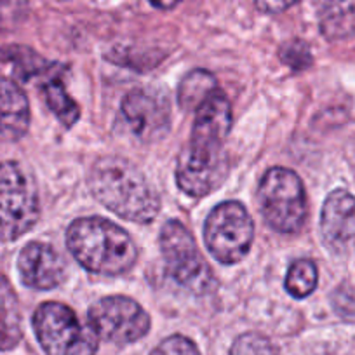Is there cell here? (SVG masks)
<instances>
[{
	"label": "cell",
	"mask_w": 355,
	"mask_h": 355,
	"mask_svg": "<svg viewBox=\"0 0 355 355\" xmlns=\"http://www.w3.org/2000/svg\"><path fill=\"white\" fill-rule=\"evenodd\" d=\"M150 2H152V4L159 9H173V8H176V6L180 4L182 0H150Z\"/></svg>",
	"instance_id": "24"
},
{
	"label": "cell",
	"mask_w": 355,
	"mask_h": 355,
	"mask_svg": "<svg viewBox=\"0 0 355 355\" xmlns=\"http://www.w3.org/2000/svg\"><path fill=\"white\" fill-rule=\"evenodd\" d=\"M25 0H0V30H9L25 15Z\"/></svg>",
	"instance_id": "21"
},
{
	"label": "cell",
	"mask_w": 355,
	"mask_h": 355,
	"mask_svg": "<svg viewBox=\"0 0 355 355\" xmlns=\"http://www.w3.org/2000/svg\"><path fill=\"white\" fill-rule=\"evenodd\" d=\"M21 310L18 296L6 277L0 275V352L11 350L21 341Z\"/></svg>",
	"instance_id": "14"
},
{
	"label": "cell",
	"mask_w": 355,
	"mask_h": 355,
	"mask_svg": "<svg viewBox=\"0 0 355 355\" xmlns=\"http://www.w3.org/2000/svg\"><path fill=\"white\" fill-rule=\"evenodd\" d=\"M39 214V193L28 171L18 162H0V242L32 230Z\"/></svg>",
	"instance_id": "5"
},
{
	"label": "cell",
	"mask_w": 355,
	"mask_h": 355,
	"mask_svg": "<svg viewBox=\"0 0 355 355\" xmlns=\"http://www.w3.org/2000/svg\"><path fill=\"white\" fill-rule=\"evenodd\" d=\"M30 128L28 98L15 80L0 77V135L19 139Z\"/></svg>",
	"instance_id": "13"
},
{
	"label": "cell",
	"mask_w": 355,
	"mask_h": 355,
	"mask_svg": "<svg viewBox=\"0 0 355 355\" xmlns=\"http://www.w3.org/2000/svg\"><path fill=\"white\" fill-rule=\"evenodd\" d=\"M298 0H256L259 11L268 12V15H277V12L286 11L291 6H295Z\"/></svg>",
	"instance_id": "23"
},
{
	"label": "cell",
	"mask_w": 355,
	"mask_h": 355,
	"mask_svg": "<svg viewBox=\"0 0 355 355\" xmlns=\"http://www.w3.org/2000/svg\"><path fill=\"white\" fill-rule=\"evenodd\" d=\"M33 329L47 355H96L98 334L84 326L73 310L47 302L35 310Z\"/></svg>",
	"instance_id": "6"
},
{
	"label": "cell",
	"mask_w": 355,
	"mask_h": 355,
	"mask_svg": "<svg viewBox=\"0 0 355 355\" xmlns=\"http://www.w3.org/2000/svg\"><path fill=\"white\" fill-rule=\"evenodd\" d=\"M0 60L8 61L15 67L16 75L23 78V80H28L30 77H35L40 71L46 70L47 67L46 61L39 56V54L33 53L32 49L23 46H8L0 49Z\"/></svg>",
	"instance_id": "18"
},
{
	"label": "cell",
	"mask_w": 355,
	"mask_h": 355,
	"mask_svg": "<svg viewBox=\"0 0 355 355\" xmlns=\"http://www.w3.org/2000/svg\"><path fill=\"white\" fill-rule=\"evenodd\" d=\"M87 319L98 338L115 345L135 343L150 329L148 313L128 296L101 298L89 309Z\"/></svg>",
	"instance_id": "9"
},
{
	"label": "cell",
	"mask_w": 355,
	"mask_h": 355,
	"mask_svg": "<svg viewBox=\"0 0 355 355\" xmlns=\"http://www.w3.org/2000/svg\"><path fill=\"white\" fill-rule=\"evenodd\" d=\"M281 58L284 63H288L289 67L296 68V70H302V68H306L310 63H312V56H310L309 47L303 42H291L282 49Z\"/></svg>",
	"instance_id": "22"
},
{
	"label": "cell",
	"mask_w": 355,
	"mask_h": 355,
	"mask_svg": "<svg viewBox=\"0 0 355 355\" xmlns=\"http://www.w3.org/2000/svg\"><path fill=\"white\" fill-rule=\"evenodd\" d=\"M218 89L216 78L206 70H193L178 87V101L183 110H197Z\"/></svg>",
	"instance_id": "15"
},
{
	"label": "cell",
	"mask_w": 355,
	"mask_h": 355,
	"mask_svg": "<svg viewBox=\"0 0 355 355\" xmlns=\"http://www.w3.org/2000/svg\"><path fill=\"white\" fill-rule=\"evenodd\" d=\"M320 2H324L326 6H334V4H340L341 0H320Z\"/></svg>",
	"instance_id": "25"
},
{
	"label": "cell",
	"mask_w": 355,
	"mask_h": 355,
	"mask_svg": "<svg viewBox=\"0 0 355 355\" xmlns=\"http://www.w3.org/2000/svg\"><path fill=\"white\" fill-rule=\"evenodd\" d=\"M122 121L143 143L164 138L171 128V107L167 96L153 87L131 91L121 105Z\"/></svg>",
	"instance_id": "10"
},
{
	"label": "cell",
	"mask_w": 355,
	"mask_h": 355,
	"mask_svg": "<svg viewBox=\"0 0 355 355\" xmlns=\"http://www.w3.org/2000/svg\"><path fill=\"white\" fill-rule=\"evenodd\" d=\"M322 239L331 251H345L355 239V197L347 190L327 196L320 214Z\"/></svg>",
	"instance_id": "12"
},
{
	"label": "cell",
	"mask_w": 355,
	"mask_h": 355,
	"mask_svg": "<svg viewBox=\"0 0 355 355\" xmlns=\"http://www.w3.org/2000/svg\"><path fill=\"white\" fill-rule=\"evenodd\" d=\"M354 167H355V164H354Z\"/></svg>",
	"instance_id": "26"
},
{
	"label": "cell",
	"mask_w": 355,
	"mask_h": 355,
	"mask_svg": "<svg viewBox=\"0 0 355 355\" xmlns=\"http://www.w3.org/2000/svg\"><path fill=\"white\" fill-rule=\"evenodd\" d=\"M317 281V266L310 259H298L289 266L286 275V289L295 298H306L315 289Z\"/></svg>",
	"instance_id": "17"
},
{
	"label": "cell",
	"mask_w": 355,
	"mask_h": 355,
	"mask_svg": "<svg viewBox=\"0 0 355 355\" xmlns=\"http://www.w3.org/2000/svg\"><path fill=\"white\" fill-rule=\"evenodd\" d=\"M254 225L241 202L220 204L207 216L204 225V241L214 259L234 265L242 261L251 249Z\"/></svg>",
	"instance_id": "8"
},
{
	"label": "cell",
	"mask_w": 355,
	"mask_h": 355,
	"mask_svg": "<svg viewBox=\"0 0 355 355\" xmlns=\"http://www.w3.org/2000/svg\"><path fill=\"white\" fill-rule=\"evenodd\" d=\"M259 209L266 223L281 234H298L309 214L306 196L298 174L272 167L259 183Z\"/></svg>",
	"instance_id": "4"
},
{
	"label": "cell",
	"mask_w": 355,
	"mask_h": 355,
	"mask_svg": "<svg viewBox=\"0 0 355 355\" xmlns=\"http://www.w3.org/2000/svg\"><path fill=\"white\" fill-rule=\"evenodd\" d=\"M67 244L85 270L122 275L135 266L138 249L119 225L103 218H80L68 227Z\"/></svg>",
	"instance_id": "3"
},
{
	"label": "cell",
	"mask_w": 355,
	"mask_h": 355,
	"mask_svg": "<svg viewBox=\"0 0 355 355\" xmlns=\"http://www.w3.org/2000/svg\"><path fill=\"white\" fill-rule=\"evenodd\" d=\"M42 93L46 98L47 107L51 108L54 115L58 117V121L63 125H73L75 122L80 117V108L70 98V94L67 93L63 82L58 77H51L44 82Z\"/></svg>",
	"instance_id": "16"
},
{
	"label": "cell",
	"mask_w": 355,
	"mask_h": 355,
	"mask_svg": "<svg viewBox=\"0 0 355 355\" xmlns=\"http://www.w3.org/2000/svg\"><path fill=\"white\" fill-rule=\"evenodd\" d=\"M89 187L98 200L117 216L150 223L160 211V199L145 174L122 157H101L93 166Z\"/></svg>",
	"instance_id": "2"
},
{
	"label": "cell",
	"mask_w": 355,
	"mask_h": 355,
	"mask_svg": "<svg viewBox=\"0 0 355 355\" xmlns=\"http://www.w3.org/2000/svg\"><path fill=\"white\" fill-rule=\"evenodd\" d=\"M230 128V101L216 89L196 110L190 141L178 157L176 183L183 192L204 197L225 182L228 174L225 141Z\"/></svg>",
	"instance_id": "1"
},
{
	"label": "cell",
	"mask_w": 355,
	"mask_h": 355,
	"mask_svg": "<svg viewBox=\"0 0 355 355\" xmlns=\"http://www.w3.org/2000/svg\"><path fill=\"white\" fill-rule=\"evenodd\" d=\"M21 282L30 289L49 291L64 281V263L56 249L44 242H30L18 258Z\"/></svg>",
	"instance_id": "11"
},
{
	"label": "cell",
	"mask_w": 355,
	"mask_h": 355,
	"mask_svg": "<svg viewBox=\"0 0 355 355\" xmlns=\"http://www.w3.org/2000/svg\"><path fill=\"white\" fill-rule=\"evenodd\" d=\"M152 355H200V352L192 340L180 336V334H174V336L164 340L152 352Z\"/></svg>",
	"instance_id": "20"
},
{
	"label": "cell",
	"mask_w": 355,
	"mask_h": 355,
	"mask_svg": "<svg viewBox=\"0 0 355 355\" xmlns=\"http://www.w3.org/2000/svg\"><path fill=\"white\" fill-rule=\"evenodd\" d=\"M230 355H279V350L263 334L245 333L234 341Z\"/></svg>",
	"instance_id": "19"
},
{
	"label": "cell",
	"mask_w": 355,
	"mask_h": 355,
	"mask_svg": "<svg viewBox=\"0 0 355 355\" xmlns=\"http://www.w3.org/2000/svg\"><path fill=\"white\" fill-rule=\"evenodd\" d=\"M159 244L167 274L178 284L196 295H206L213 288V270L185 225L174 220L167 221L160 232Z\"/></svg>",
	"instance_id": "7"
}]
</instances>
